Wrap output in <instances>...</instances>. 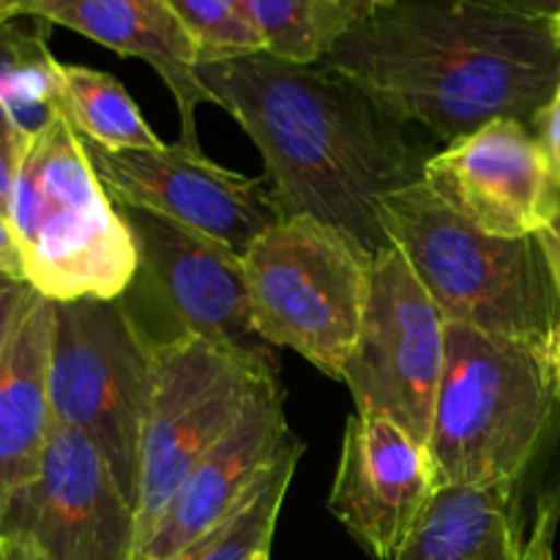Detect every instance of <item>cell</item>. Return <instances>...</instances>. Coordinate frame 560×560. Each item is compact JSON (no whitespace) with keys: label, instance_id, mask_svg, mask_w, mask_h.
<instances>
[{"label":"cell","instance_id":"obj_1","mask_svg":"<svg viewBox=\"0 0 560 560\" xmlns=\"http://www.w3.org/2000/svg\"><path fill=\"white\" fill-rule=\"evenodd\" d=\"M197 77L260 151L282 219H317L370 257L392 246L383 202L424 180L432 156L408 126L328 66L266 49L200 63Z\"/></svg>","mask_w":560,"mask_h":560},{"label":"cell","instance_id":"obj_2","mask_svg":"<svg viewBox=\"0 0 560 560\" xmlns=\"http://www.w3.org/2000/svg\"><path fill=\"white\" fill-rule=\"evenodd\" d=\"M320 63L399 124L452 142L495 118L536 124L560 85V33L556 20L470 0H397Z\"/></svg>","mask_w":560,"mask_h":560},{"label":"cell","instance_id":"obj_3","mask_svg":"<svg viewBox=\"0 0 560 560\" xmlns=\"http://www.w3.org/2000/svg\"><path fill=\"white\" fill-rule=\"evenodd\" d=\"M560 388L550 350L446 323L427 441L441 487L520 485L550 435Z\"/></svg>","mask_w":560,"mask_h":560},{"label":"cell","instance_id":"obj_4","mask_svg":"<svg viewBox=\"0 0 560 560\" xmlns=\"http://www.w3.org/2000/svg\"><path fill=\"white\" fill-rule=\"evenodd\" d=\"M383 224L446 323L552 348L560 299L539 235L481 233L424 180L383 202Z\"/></svg>","mask_w":560,"mask_h":560},{"label":"cell","instance_id":"obj_5","mask_svg":"<svg viewBox=\"0 0 560 560\" xmlns=\"http://www.w3.org/2000/svg\"><path fill=\"white\" fill-rule=\"evenodd\" d=\"M9 222L25 279L49 301L120 299L140 273L135 235L66 115L27 142Z\"/></svg>","mask_w":560,"mask_h":560},{"label":"cell","instance_id":"obj_6","mask_svg":"<svg viewBox=\"0 0 560 560\" xmlns=\"http://www.w3.org/2000/svg\"><path fill=\"white\" fill-rule=\"evenodd\" d=\"M255 328L342 381L370 301L372 257L310 217L279 219L244 257Z\"/></svg>","mask_w":560,"mask_h":560},{"label":"cell","instance_id":"obj_7","mask_svg":"<svg viewBox=\"0 0 560 560\" xmlns=\"http://www.w3.org/2000/svg\"><path fill=\"white\" fill-rule=\"evenodd\" d=\"M153 345L156 339L137 323L124 295L52 301V419L96 443L135 509Z\"/></svg>","mask_w":560,"mask_h":560},{"label":"cell","instance_id":"obj_8","mask_svg":"<svg viewBox=\"0 0 560 560\" xmlns=\"http://www.w3.org/2000/svg\"><path fill=\"white\" fill-rule=\"evenodd\" d=\"M271 377L195 334L156 339L140 443L137 547L162 520L191 470L233 430L257 388Z\"/></svg>","mask_w":560,"mask_h":560},{"label":"cell","instance_id":"obj_9","mask_svg":"<svg viewBox=\"0 0 560 560\" xmlns=\"http://www.w3.org/2000/svg\"><path fill=\"white\" fill-rule=\"evenodd\" d=\"M446 361V317L397 246L372 257L370 301L345 364L355 410L397 421L427 448Z\"/></svg>","mask_w":560,"mask_h":560},{"label":"cell","instance_id":"obj_10","mask_svg":"<svg viewBox=\"0 0 560 560\" xmlns=\"http://www.w3.org/2000/svg\"><path fill=\"white\" fill-rule=\"evenodd\" d=\"M0 534L44 560H131L137 509L96 443L52 424L36 476L0 514Z\"/></svg>","mask_w":560,"mask_h":560},{"label":"cell","instance_id":"obj_11","mask_svg":"<svg viewBox=\"0 0 560 560\" xmlns=\"http://www.w3.org/2000/svg\"><path fill=\"white\" fill-rule=\"evenodd\" d=\"M82 145L115 206L173 219L238 257L282 219L268 178L233 173L180 140L137 151Z\"/></svg>","mask_w":560,"mask_h":560},{"label":"cell","instance_id":"obj_12","mask_svg":"<svg viewBox=\"0 0 560 560\" xmlns=\"http://www.w3.org/2000/svg\"><path fill=\"white\" fill-rule=\"evenodd\" d=\"M137 244L140 273L180 331L206 339L262 375L279 377V359L257 334L244 262L228 246L156 213L120 208Z\"/></svg>","mask_w":560,"mask_h":560},{"label":"cell","instance_id":"obj_13","mask_svg":"<svg viewBox=\"0 0 560 560\" xmlns=\"http://www.w3.org/2000/svg\"><path fill=\"white\" fill-rule=\"evenodd\" d=\"M424 184L457 217L498 238L539 235L560 202L534 126L514 118L490 120L432 153Z\"/></svg>","mask_w":560,"mask_h":560},{"label":"cell","instance_id":"obj_14","mask_svg":"<svg viewBox=\"0 0 560 560\" xmlns=\"http://www.w3.org/2000/svg\"><path fill=\"white\" fill-rule=\"evenodd\" d=\"M435 492L427 448L388 416L355 410L328 495V509L350 536L372 558L394 560Z\"/></svg>","mask_w":560,"mask_h":560},{"label":"cell","instance_id":"obj_15","mask_svg":"<svg viewBox=\"0 0 560 560\" xmlns=\"http://www.w3.org/2000/svg\"><path fill=\"white\" fill-rule=\"evenodd\" d=\"M293 443L279 377L262 383L233 430L200 459L131 560H173L241 506L262 470Z\"/></svg>","mask_w":560,"mask_h":560},{"label":"cell","instance_id":"obj_16","mask_svg":"<svg viewBox=\"0 0 560 560\" xmlns=\"http://www.w3.org/2000/svg\"><path fill=\"white\" fill-rule=\"evenodd\" d=\"M560 490L525 517L520 485L441 487L394 560H552Z\"/></svg>","mask_w":560,"mask_h":560},{"label":"cell","instance_id":"obj_17","mask_svg":"<svg viewBox=\"0 0 560 560\" xmlns=\"http://www.w3.org/2000/svg\"><path fill=\"white\" fill-rule=\"evenodd\" d=\"M16 20L63 25L124 58L151 66L173 93L180 115V142H197V107L211 102V93L197 77L195 44L159 0H16ZM213 104V102H211Z\"/></svg>","mask_w":560,"mask_h":560},{"label":"cell","instance_id":"obj_18","mask_svg":"<svg viewBox=\"0 0 560 560\" xmlns=\"http://www.w3.org/2000/svg\"><path fill=\"white\" fill-rule=\"evenodd\" d=\"M49 345L52 301L31 290L0 364V514L36 476L52 432Z\"/></svg>","mask_w":560,"mask_h":560},{"label":"cell","instance_id":"obj_19","mask_svg":"<svg viewBox=\"0 0 560 560\" xmlns=\"http://www.w3.org/2000/svg\"><path fill=\"white\" fill-rule=\"evenodd\" d=\"M20 20L0 25V113L31 142L63 115L60 60L49 52L47 22Z\"/></svg>","mask_w":560,"mask_h":560},{"label":"cell","instance_id":"obj_20","mask_svg":"<svg viewBox=\"0 0 560 560\" xmlns=\"http://www.w3.org/2000/svg\"><path fill=\"white\" fill-rule=\"evenodd\" d=\"M58 74L60 107L82 140L107 151L164 145L113 74L77 63H60Z\"/></svg>","mask_w":560,"mask_h":560},{"label":"cell","instance_id":"obj_21","mask_svg":"<svg viewBox=\"0 0 560 560\" xmlns=\"http://www.w3.org/2000/svg\"><path fill=\"white\" fill-rule=\"evenodd\" d=\"M301 454H304V443L293 438V443L262 470L241 506L211 534L197 539L173 560H257L268 556Z\"/></svg>","mask_w":560,"mask_h":560},{"label":"cell","instance_id":"obj_22","mask_svg":"<svg viewBox=\"0 0 560 560\" xmlns=\"http://www.w3.org/2000/svg\"><path fill=\"white\" fill-rule=\"evenodd\" d=\"M266 52L320 63L334 44L375 11V0H249Z\"/></svg>","mask_w":560,"mask_h":560},{"label":"cell","instance_id":"obj_23","mask_svg":"<svg viewBox=\"0 0 560 560\" xmlns=\"http://www.w3.org/2000/svg\"><path fill=\"white\" fill-rule=\"evenodd\" d=\"M195 44L200 63L262 52L266 38L249 0H159Z\"/></svg>","mask_w":560,"mask_h":560},{"label":"cell","instance_id":"obj_24","mask_svg":"<svg viewBox=\"0 0 560 560\" xmlns=\"http://www.w3.org/2000/svg\"><path fill=\"white\" fill-rule=\"evenodd\" d=\"M27 140L11 126V120L0 113V213L9 217L11 197H14L16 175H20L22 156H25Z\"/></svg>","mask_w":560,"mask_h":560},{"label":"cell","instance_id":"obj_25","mask_svg":"<svg viewBox=\"0 0 560 560\" xmlns=\"http://www.w3.org/2000/svg\"><path fill=\"white\" fill-rule=\"evenodd\" d=\"M31 290V282H25V279L0 273V364H3L5 350H9L16 320H20L22 306H25Z\"/></svg>","mask_w":560,"mask_h":560},{"label":"cell","instance_id":"obj_26","mask_svg":"<svg viewBox=\"0 0 560 560\" xmlns=\"http://www.w3.org/2000/svg\"><path fill=\"white\" fill-rule=\"evenodd\" d=\"M534 131H536V137H539L541 148H545L547 162H550L552 175H556V180L560 186V85H558L556 96H552V102L545 107V113L536 118Z\"/></svg>","mask_w":560,"mask_h":560},{"label":"cell","instance_id":"obj_27","mask_svg":"<svg viewBox=\"0 0 560 560\" xmlns=\"http://www.w3.org/2000/svg\"><path fill=\"white\" fill-rule=\"evenodd\" d=\"M470 3L506 11V14L536 16V20H556L560 14V0H470Z\"/></svg>","mask_w":560,"mask_h":560},{"label":"cell","instance_id":"obj_28","mask_svg":"<svg viewBox=\"0 0 560 560\" xmlns=\"http://www.w3.org/2000/svg\"><path fill=\"white\" fill-rule=\"evenodd\" d=\"M0 273H11V277L25 279V262H22L20 244H16V235L9 217H3V213H0Z\"/></svg>","mask_w":560,"mask_h":560},{"label":"cell","instance_id":"obj_29","mask_svg":"<svg viewBox=\"0 0 560 560\" xmlns=\"http://www.w3.org/2000/svg\"><path fill=\"white\" fill-rule=\"evenodd\" d=\"M539 244L541 249H545L547 262H550V271H552V279H556V290L560 299V202L552 222L539 233Z\"/></svg>","mask_w":560,"mask_h":560},{"label":"cell","instance_id":"obj_30","mask_svg":"<svg viewBox=\"0 0 560 560\" xmlns=\"http://www.w3.org/2000/svg\"><path fill=\"white\" fill-rule=\"evenodd\" d=\"M9 541V539H5ZM9 552H11V560H44L38 552H33L31 547L25 545H16V541H9Z\"/></svg>","mask_w":560,"mask_h":560},{"label":"cell","instance_id":"obj_31","mask_svg":"<svg viewBox=\"0 0 560 560\" xmlns=\"http://www.w3.org/2000/svg\"><path fill=\"white\" fill-rule=\"evenodd\" d=\"M14 9H16V0H0V25L16 20Z\"/></svg>","mask_w":560,"mask_h":560},{"label":"cell","instance_id":"obj_32","mask_svg":"<svg viewBox=\"0 0 560 560\" xmlns=\"http://www.w3.org/2000/svg\"><path fill=\"white\" fill-rule=\"evenodd\" d=\"M550 355H552V366H556V375H558V388H560V323H558L556 339H552Z\"/></svg>","mask_w":560,"mask_h":560},{"label":"cell","instance_id":"obj_33","mask_svg":"<svg viewBox=\"0 0 560 560\" xmlns=\"http://www.w3.org/2000/svg\"><path fill=\"white\" fill-rule=\"evenodd\" d=\"M0 560H11V552H9V541L3 539V534H0Z\"/></svg>","mask_w":560,"mask_h":560},{"label":"cell","instance_id":"obj_34","mask_svg":"<svg viewBox=\"0 0 560 560\" xmlns=\"http://www.w3.org/2000/svg\"><path fill=\"white\" fill-rule=\"evenodd\" d=\"M388 3H397V0H375V5H388Z\"/></svg>","mask_w":560,"mask_h":560},{"label":"cell","instance_id":"obj_35","mask_svg":"<svg viewBox=\"0 0 560 560\" xmlns=\"http://www.w3.org/2000/svg\"><path fill=\"white\" fill-rule=\"evenodd\" d=\"M556 25H558V33H560V14L556 16Z\"/></svg>","mask_w":560,"mask_h":560},{"label":"cell","instance_id":"obj_36","mask_svg":"<svg viewBox=\"0 0 560 560\" xmlns=\"http://www.w3.org/2000/svg\"><path fill=\"white\" fill-rule=\"evenodd\" d=\"M257 560H268V556H260V558H257Z\"/></svg>","mask_w":560,"mask_h":560}]
</instances>
